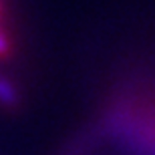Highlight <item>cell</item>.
I'll list each match as a JSON object with an SVG mask.
<instances>
[{
    "mask_svg": "<svg viewBox=\"0 0 155 155\" xmlns=\"http://www.w3.org/2000/svg\"><path fill=\"white\" fill-rule=\"evenodd\" d=\"M2 46H4V40L0 38V51H2Z\"/></svg>",
    "mask_w": 155,
    "mask_h": 155,
    "instance_id": "1",
    "label": "cell"
}]
</instances>
